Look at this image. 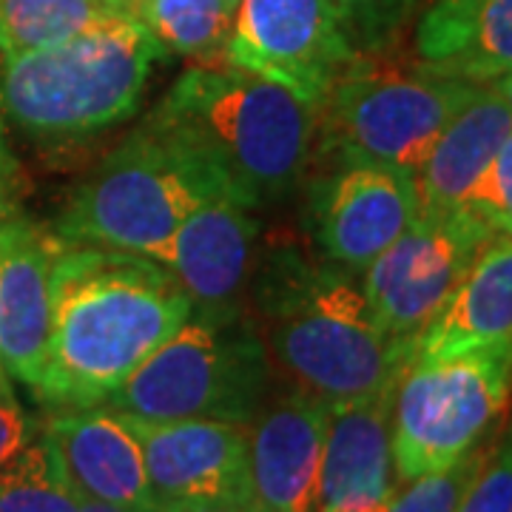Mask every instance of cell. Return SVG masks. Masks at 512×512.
<instances>
[{
    "instance_id": "27",
    "label": "cell",
    "mask_w": 512,
    "mask_h": 512,
    "mask_svg": "<svg viewBox=\"0 0 512 512\" xmlns=\"http://www.w3.org/2000/svg\"><path fill=\"white\" fill-rule=\"evenodd\" d=\"M464 208L478 214L498 237L512 239V131L481 174Z\"/></svg>"
},
{
    "instance_id": "31",
    "label": "cell",
    "mask_w": 512,
    "mask_h": 512,
    "mask_svg": "<svg viewBox=\"0 0 512 512\" xmlns=\"http://www.w3.org/2000/svg\"><path fill=\"white\" fill-rule=\"evenodd\" d=\"M80 512H131V510H123V507H114V504H106V501H94V498H83V495H80Z\"/></svg>"
},
{
    "instance_id": "37",
    "label": "cell",
    "mask_w": 512,
    "mask_h": 512,
    "mask_svg": "<svg viewBox=\"0 0 512 512\" xmlns=\"http://www.w3.org/2000/svg\"><path fill=\"white\" fill-rule=\"evenodd\" d=\"M231 3H239V0H231Z\"/></svg>"
},
{
    "instance_id": "25",
    "label": "cell",
    "mask_w": 512,
    "mask_h": 512,
    "mask_svg": "<svg viewBox=\"0 0 512 512\" xmlns=\"http://www.w3.org/2000/svg\"><path fill=\"white\" fill-rule=\"evenodd\" d=\"M487 450H490V441L476 447L464 458H458L456 464H450L444 470L407 481V487L396 490L393 498L387 501L384 512H456L461 498L470 490V484L476 481L478 470L487 458Z\"/></svg>"
},
{
    "instance_id": "14",
    "label": "cell",
    "mask_w": 512,
    "mask_h": 512,
    "mask_svg": "<svg viewBox=\"0 0 512 512\" xmlns=\"http://www.w3.org/2000/svg\"><path fill=\"white\" fill-rule=\"evenodd\" d=\"M330 407L299 390L248 424V512H313Z\"/></svg>"
},
{
    "instance_id": "30",
    "label": "cell",
    "mask_w": 512,
    "mask_h": 512,
    "mask_svg": "<svg viewBox=\"0 0 512 512\" xmlns=\"http://www.w3.org/2000/svg\"><path fill=\"white\" fill-rule=\"evenodd\" d=\"M160 512H248L234 504H177V507H160Z\"/></svg>"
},
{
    "instance_id": "32",
    "label": "cell",
    "mask_w": 512,
    "mask_h": 512,
    "mask_svg": "<svg viewBox=\"0 0 512 512\" xmlns=\"http://www.w3.org/2000/svg\"><path fill=\"white\" fill-rule=\"evenodd\" d=\"M493 89L498 94H501V100L510 106L512 111V72H507L504 77H498V80H493Z\"/></svg>"
},
{
    "instance_id": "10",
    "label": "cell",
    "mask_w": 512,
    "mask_h": 512,
    "mask_svg": "<svg viewBox=\"0 0 512 512\" xmlns=\"http://www.w3.org/2000/svg\"><path fill=\"white\" fill-rule=\"evenodd\" d=\"M356 57L330 0H239L222 63L268 77L319 111Z\"/></svg>"
},
{
    "instance_id": "34",
    "label": "cell",
    "mask_w": 512,
    "mask_h": 512,
    "mask_svg": "<svg viewBox=\"0 0 512 512\" xmlns=\"http://www.w3.org/2000/svg\"><path fill=\"white\" fill-rule=\"evenodd\" d=\"M106 3L117 6V9H126V6H128V0H106Z\"/></svg>"
},
{
    "instance_id": "11",
    "label": "cell",
    "mask_w": 512,
    "mask_h": 512,
    "mask_svg": "<svg viewBox=\"0 0 512 512\" xmlns=\"http://www.w3.org/2000/svg\"><path fill=\"white\" fill-rule=\"evenodd\" d=\"M419 217L413 171L390 165H333L308 191V225L322 259L365 271Z\"/></svg>"
},
{
    "instance_id": "5",
    "label": "cell",
    "mask_w": 512,
    "mask_h": 512,
    "mask_svg": "<svg viewBox=\"0 0 512 512\" xmlns=\"http://www.w3.org/2000/svg\"><path fill=\"white\" fill-rule=\"evenodd\" d=\"M217 194L237 197L202 154L143 120L74 188L52 231L69 245L126 251L165 265L185 217Z\"/></svg>"
},
{
    "instance_id": "23",
    "label": "cell",
    "mask_w": 512,
    "mask_h": 512,
    "mask_svg": "<svg viewBox=\"0 0 512 512\" xmlns=\"http://www.w3.org/2000/svg\"><path fill=\"white\" fill-rule=\"evenodd\" d=\"M0 512H80V493L43 424L0 470Z\"/></svg>"
},
{
    "instance_id": "21",
    "label": "cell",
    "mask_w": 512,
    "mask_h": 512,
    "mask_svg": "<svg viewBox=\"0 0 512 512\" xmlns=\"http://www.w3.org/2000/svg\"><path fill=\"white\" fill-rule=\"evenodd\" d=\"M134 18L146 26L168 55L220 63L234 26L231 0H128Z\"/></svg>"
},
{
    "instance_id": "8",
    "label": "cell",
    "mask_w": 512,
    "mask_h": 512,
    "mask_svg": "<svg viewBox=\"0 0 512 512\" xmlns=\"http://www.w3.org/2000/svg\"><path fill=\"white\" fill-rule=\"evenodd\" d=\"M512 402V336L447 359H416L393 393L396 481L407 484L487 444Z\"/></svg>"
},
{
    "instance_id": "15",
    "label": "cell",
    "mask_w": 512,
    "mask_h": 512,
    "mask_svg": "<svg viewBox=\"0 0 512 512\" xmlns=\"http://www.w3.org/2000/svg\"><path fill=\"white\" fill-rule=\"evenodd\" d=\"M237 197L202 200L180 225L165 268L188 293L194 313L245 311L256 271L259 222Z\"/></svg>"
},
{
    "instance_id": "28",
    "label": "cell",
    "mask_w": 512,
    "mask_h": 512,
    "mask_svg": "<svg viewBox=\"0 0 512 512\" xmlns=\"http://www.w3.org/2000/svg\"><path fill=\"white\" fill-rule=\"evenodd\" d=\"M40 433L37 424L15 399V393L0 396V470Z\"/></svg>"
},
{
    "instance_id": "13",
    "label": "cell",
    "mask_w": 512,
    "mask_h": 512,
    "mask_svg": "<svg viewBox=\"0 0 512 512\" xmlns=\"http://www.w3.org/2000/svg\"><path fill=\"white\" fill-rule=\"evenodd\" d=\"M60 239L26 214L0 222V365L35 390L49 356Z\"/></svg>"
},
{
    "instance_id": "3",
    "label": "cell",
    "mask_w": 512,
    "mask_h": 512,
    "mask_svg": "<svg viewBox=\"0 0 512 512\" xmlns=\"http://www.w3.org/2000/svg\"><path fill=\"white\" fill-rule=\"evenodd\" d=\"M146 120L202 154L248 208L291 197L316 146L311 103L222 60L180 74Z\"/></svg>"
},
{
    "instance_id": "33",
    "label": "cell",
    "mask_w": 512,
    "mask_h": 512,
    "mask_svg": "<svg viewBox=\"0 0 512 512\" xmlns=\"http://www.w3.org/2000/svg\"><path fill=\"white\" fill-rule=\"evenodd\" d=\"M6 393H12V384H9V373L0 365V396H6Z\"/></svg>"
},
{
    "instance_id": "17",
    "label": "cell",
    "mask_w": 512,
    "mask_h": 512,
    "mask_svg": "<svg viewBox=\"0 0 512 512\" xmlns=\"http://www.w3.org/2000/svg\"><path fill=\"white\" fill-rule=\"evenodd\" d=\"M393 390L330 407L313 512L384 510L396 493L393 467Z\"/></svg>"
},
{
    "instance_id": "20",
    "label": "cell",
    "mask_w": 512,
    "mask_h": 512,
    "mask_svg": "<svg viewBox=\"0 0 512 512\" xmlns=\"http://www.w3.org/2000/svg\"><path fill=\"white\" fill-rule=\"evenodd\" d=\"M512 336V239L495 237L421 330L416 359H447Z\"/></svg>"
},
{
    "instance_id": "35",
    "label": "cell",
    "mask_w": 512,
    "mask_h": 512,
    "mask_svg": "<svg viewBox=\"0 0 512 512\" xmlns=\"http://www.w3.org/2000/svg\"><path fill=\"white\" fill-rule=\"evenodd\" d=\"M430 3H461V0H430Z\"/></svg>"
},
{
    "instance_id": "29",
    "label": "cell",
    "mask_w": 512,
    "mask_h": 512,
    "mask_svg": "<svg viewBox=\"0 0 512 512\" xmlns=\"http://www.w3.org/2000/svg\"><path fill=\"white\" fill-rule=\"evenodd\" d=\"M23 194H26V177H23L20 160L15 157L9 140H6V126H3V117H0V222L23 214L20 211Z\"/></svg>"
},
{
    "instance_id": "19",
    "label": "cell",
    "mask_w": 512,
    "mask_h": 512,
    "mask_svg": "<svg viewBox=\"0 0 512 512\" xmlns=\"http://www.w3.org/2000/svg\"><path fill=\"white\" fill-rule=\"evenodd\" d=\"M510 131V106L495 92L493 83L481 86L473 100L450 120V126L441 131L436 146L413 174L419 214L464 208Z\"/></svg>"
},
{
    "instance_id": "36",
    "label": "cell",
    "mask_w": 512,
    "mask_h": 512,
    "mask_svg": "<svg viewBox=\"0 0 512 512\" xmlns=\"http://www.w3.org/2000/svg\"><path fill=\"white\" fill-rule=\"evenodd\" d=\"M384 510H387V507H384ZM384 510H367V512H384Z\"/></svg>"
},
{
    "instance_id": "1",
    "label": "cell",
    "mask_w": 512,
    "mask_h": 512,
    "mask_svg": "<svg viewBox=\"0 0 512 512\" xmlns=\"http://www.w3.org/2000/svg\"><path fill=\"white\" fill-rule=\"evenodd\" d=\"M191 313L163 262L60 239L52 339L35 399L49 413L106 404Z\"/></svg>"
},
{
    "instance_id": "6",
    "label": "cell",
    "mask_w": 512,
    "mask_h": 512,
    "mask_svg": "<svg viewBox=\"0 0 512 512\" xmlns=\"http://www.w3.org/2000/svg\"><path fill=\"white\" fill-rule=\"evenodd\" d=\"M274 396V365L245 311L191 313L106 404L143 421L251 424Z\"/></svg>"
},
{
    "instance_id": "24",
    "label": "cell",
    "mask_w": 512,
    "mask_h": 512,
    "mask_svg": "<svg viewBox=\"0 0 512 512\" xmlns=\"http://www.w3.org/2000/svg\"><path fill=\"white\" fill-rule=\"evenodd\" d=\"M342 32L359 57H382L416 20L421 0H330Z\"/></svg>"
},
{
    "instance_id": "4",
    "label": "cell",
    "mask_w": 512,
    "mask_h": 512,
    "mask_svg": "<svg viewBox=\"0 0 512 512\" xmlns=\"http://www.w3.org/2000/svg\"><path fill=\"white\" fill-rule=\"evenodd\" d=\"M168 55L128 9L52 49L0 60V117L37 140H77L131 117Z\"/></svg>"
},
{
    "instance_id": "16",
    "label": "cell",
    "mask_w": 512,
    "mask_h": 512,
    "mask_svg": "<svg viewBox=\"0 0 512 512\" xmlns=\"http://www.w3.org/2000/svg\"><path fill=\"white\" fill-rule=\"evenodd\" d=\"M74 490L131 512H160L146 458L128 419L109 404L55 410L43 421Z\"/></svg>"
},
{
    "instance_id": "12",
    "label": "cell",
    "mask_w": 512,
    "mask_h": 512,
    "mask_svg": "<svg viewBox=\"0 0 512 512\" xmlns=\"http://www.w3.org/2000/svg\"><path fill=\"white\" fill-rule=\"evenodd\" d=\"M126 416V413H123ZM160 507L234 504L248 510V427L228 421L126 416Z\"/></svg>"
},
{
    "instance_id": "22",
    "label": "cell",
    "mask_w": 512,
    "mask_h": 512,
    "mask_svg": "<svg viewBox=\"0 0 512 512\" xmlns=\"http://www.w3.org/2000/svg\"><path fill=\"white\" fill-rule=\"evenodd\" d=\"M114 12L106 0H0V55L60 46Z\"/></svg>"
},
{
    "instance_id": "7",
    "label": "cell",
    "mask_w": 512,
    "mask_h": 512,
    "mask_svg": "<svg viewBox=\"0 0 512 512\" xmlns=\"http://www.w3.org/2000/svg\"><path fill=\"white\" fill-rule=\"evenodd\" d=\"M481 86L356 57L316 111L313 154L333 165L367 163L413 171Z\"/></svg>"
},
{
    "instance_id": "9",
    "label": "cell",
    "mask_w": 512,
    "mask_h": 512,
    "mask_svg": "<svg viewBox=\"0 0 512 512\" xmlns=\"http://www.w3.org/2000/svg\"><path fill=\"white\" fill-rule=\"evenodd\" d=\"M498 237L470 208L419 214L384 254L367 265L362 293L382 328L419 342L444 302L473 268L481 251Z\"/></svg>"
},
{
    "instance_id": "2",
    "label": "cell",
    "mask_w": 512,
    "mask_h": 512,
    "mask_svg": "<svg viewBox=\"0 0 512 512\" xmlns=\"http://www.w3.org/2000/svg\"><path fill=\"white\" fill-rule=\"evenodd\" d=\"M265 348L282 379L328 407L393 390L416 342L382 328L362 285L328 259L276 254L251 279Z\"/></svg>"
},
{
    "instance_id": "18",
    "label": "cell",
    "mask_w": 512,
    "mask_h": 512,
    "mask_svg": "<svg viewBox=\"0 0 512 512\" xmlns=\"http://www.w3.org/2000/svg\"><path fill=\"white\" fill-rule=\"evenodd\" d=\"M421 66L487 86L512 72V0L430 3L416 23Z\"/></svg>"
},
{
    "instance_id": "26",
    "label": "cell",
    "mask_w": 512,
    "mask_h": 512,
    "mask_svg": "<svg viewBox=\"0 0 512 512\" xmlns=\"http://www.w3.org/2000/svg\"><path fill=\"white\" fill-rule=\"evenodd\" d=\"M456 512H512V416L490 444L476 481Z\"/></svg>"
}]
</instances>
